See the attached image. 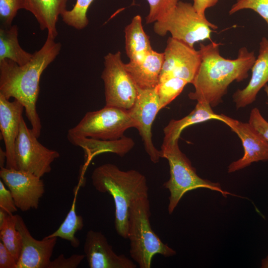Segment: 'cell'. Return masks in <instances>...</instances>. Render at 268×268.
I'll use <instances>...</instances> for the list:
<instances>
[{"label": "cell", "mask_w": 268, "mask_h": 268, "mask_svg": "<svg viewBox=\"0 0 268 268\" xmlns=\"http://www.w3.org/2000/svg\"><path fill=\"white\" fill-rule=\"evenodd\" d=\"M188 83L187 81L176 77H169L159 81L155 88L161 109L179 95Z\"/></svg>", "instance_id": "cell-26"}, {"label": "cell", "mask_w": 268, "mask_h": 268, "mask_svg": "<svg viewBox=\"0 0 268 268\" xmlns=\"http://www.w3.org/2000/svg\"><path fill=\"white\" fill-rule=\"evenodd\" d=\"M219 0H193V6L201 15L205 16V10L215 6Z\"/></svg>", "instance_id": "cell-35"}, {"label": "cell", "mask_w": 268, "mask_h": 268, "mask_svg": "<svg viewBox=\"0 0 268 268\" xmlns=\"http://www.w3.org/2000/svg\"><path fill=\"white\" fill-rule=\"evenodd\" d=\"M16 215V228L22 238V249L16 268H48L57 243V237H45L38 240L32 237L23 218Z\"/></svg>", "instance_id": "cell-14"}, {"label": "cell", "mask_w": 268, "mask_h": 268, "mask_svg": "<svg viewBox=\"0 0 268 268\" xmlns=\"http://www.w3.org/2000/svg\"><path fill=\"white\" fill-rule=\"evenodd\" d=\"M24 109L22 104L17 100L9 101L0 94V130L5 145L7 168L17 169L15 144Z\"/></svg>", "instance_id": "cell-16"}, {"label": "cell", "mask_w": 268, "mask_h": 268, "mask_svg": "<svg viewBox=\"0 0 268 268\" xmlns=\"http://www.w3.org/2000/svg\"><path fill=\"white\" fill-rule=\"evenodd\" d=\"M149 10L145 17L146 23H154L172 11L179 0H146Z\"/></svg>", "instance_id": "cell-28"}, {"label": "cell", "mask_w": 268, "mask_h": 268, "mask_svg": "<svg viewBox=\"0 0 268 268\" xmlns=\"http://www.w3.org/2000/svg\"><path fill=\"white\" fill-rule=\"evenodd\" d=\"M163 60V53L152 50L141 62H129L125 67L136 87L153 88L159 82Z\"/></svg>", "instance_id": "cell-18"}, {"label": "cell", "mask_w": 268, "mask_h": 268, "mask_svg": "<svg viewBox=\"0 0 268 268\" xmlns=\"http://www.w3.org/2000/svg\"><path fill=\"white\" fill-rule=\"evenodd\" d=\"M136 123L128 110L106 106L86 113L80 122L68 131V135L101 140H116L123 137Z\"/></svg>", "instance_id": "cell-7"}, {"label": "cell", "mask_w": 268, "mask_h": 268, "mask_svg": "<svg viewBox=\"0 0 268 268\" xmlns=\"http://www.w3.org/2000/svg\"><path fill=\"white\" fill-rule=\"evenodd\" d=\"M75 202V197L71 207L64 221L56 231L46 236V237H55L67 240L74 248H77L79 246L80 241L75 236V234L76 232L82 229L83 221L82 217L76 213Z\"/></svg>", "instance_id": "cell-24"}, {"label": "cell", "mask_w": 268, "mask_h": 268, "mask_svg": "<svg viewBox=\"0 0 268 268\" xmlns=\"http://www.w3.org/2000/svg\"><path fill=\"white\" fill-rule=\"evenodd\" d=\"M179 139L171 142H163L161 147V157L167 160L170 168V178L163 186L169 193L168 213L171 214L181 199L189 191L205 188L215 191L227 197L230 193L222 190L218 183L212 182L201 178L190 160L180 150Z\"/></svg>", "instance_id": "cell-5"}, {"label": "cell", "mask_w": 268, "mask_h": 268, "mask_svg": "<svg viewBox=\"0 0 268 268\" xmlns=\"http://www.w3.org/2000/svg\"><path fill=\"white\" fill-rule=\"evenodd\" d=\"M101 74L105 88V105L129 110L137 96V88L125 67L121 53H109L104 58Z\"/></svg>", "instance_id": "cell-8"}, {"label": "cell", "mask_w": 268, "mask_h": 268, "mask_svg": "<svg viewBox=\"0 0 268 268\" xmlns=\"http://www.w3.org/2000/svg\"><path fill=\"white\" fill-rule=\"evenodd\" d=\"M125 50L130 62H141L153 49L148 36L144 30L139 15L134 17L125 27Z\"/></svg>", "instance_id": "cell-21"}, {"label": "cell", "mask_w": 268, "mask_h": 268, "mask_svg": "<svg viewBox=\"0 0 268 268\" xmlns=\"http://www.w3.org/2000/svg\"><path fill=\"white\" fill-rule=\"evenodd\" d=\"M220 116V121L237 134L244 148L243 156L228 166V173L242 169L254 162L268 160V144L249 123L240 122L223 114Z\"/></svg>", "instance_id": "cell-13"}, {"label": "cell", "mask_w": 268, "mask_h": 268, "mask_svg": "<svg viewBox=\"0 0 268 268\" xmlns=\"http://www.w3.org/2000/svg\"><path fill=\"white\" fill-rule=\"evenodd\" d=\"M264 90L267 94V97H268V101L267 102V104L268 105V84H267L264 86Z\"/></svg>", "instance_id": "cell-39"}, {"label": "cell", "mask_w": 268, "mask_h": 268, "mask_svg": "<svg viewBox=\"0 0 268 268\" xmlns=\"http://www.w3.org/2000/svg\"><path fill=\"white\" fill-rule=\"evenodd\" d=\"M163 54L164 60L159 82L176 77L192 83L201 64L199 50L170 37L167 39Z\"/></svg>", "instance_id": "cell-10"}, {"label": "cell", "mask_w": 268, "mask_h": 268, "mask_svg": "<svg viewBox=\"0 0 268 268\" xmlns=\"http://www.w3.org/2000/svg\"><path fill=\"white\" fill-rule=\"evenodd\" d=\"M7 214L3 209L0 208V227L2 225Z\"/></svg>", "instance_id": "cell-37"}, {"label": "cell", "mask_w": 268, "mask_h": 268, "mask_svg": "<svg viewBox=\"0 0 268 268\" xmlns=\"http://www.w3.org/2000/svg\"><path fill=\"white\" fill-rule=\"evenodd\" d=\"M148 198L133 201L129 209L128 239L132 259L140 268H150L156 255L173 256L176 251L164 243L152 229Z\"/></svg>", "instance_id": "cell-4"}, {"label": "cell", "mask_w": 268, "mask_h": 268, "mask_svg": "<svg viewBox=\"0 0 268 268\" xmlns=\"http://www.w3.org/2000/svg\"><path fill=\"white\" fill-rule=\"evenodd\" d=\"M245 9H252L267 22L268 27V0H237L229 10L230 15Z\"/></svg>", "instance_id": "cell-29"}, {"label": "cell", "mask_w": 268, "mask_h": 268, "mask_svg": "<svg viewBox=\"0 0 268 268\" xmlns=\"http://www.w3.org/2000/svg\"><path fill=\"white\" fill-rule=\"evenodd\" d=\"M209 120L220 121V114L215 113L212 107L206 102H197L194 109L188 115L179 120H171L164 128L163 142H174L179 139L183 130L188 126Z\"/></svg>", "instance_id": "cell-22"}, {"label": "cell", "mask_w": 268, "mask_h": 268, "mask_svg": "<svg viewBox=\"0 0 268 268\" xmlns=\"http://www.w3.org/2000/svg\"><path fill=\"white\" fill-rule=\"evenodd\" d=\"M261 267L262 268H268V254L265 258L262 260Z\"/></svg>", "instance_id": "cell-38"}, {"label": "cell", "mask_w": 268, "mask_h": 268, "mask_svg": "<svg viewBox=\"0 0 268 268\" xmlns=\"http://www.w3.org/2000/svg\"><path fill=\"white\" fill-rule=\"evenodd\" d=\"M252 75L247 85L238 89L233 95L237 109L253 103L260 90L268 83V39L263 37L260 43L258 57L251 68Z\"/></svg>", "instance_id": "cell-17"}, {"label": "cell", "mask_w": 268, "mask_h": 268, "mask_svg": "<svg viewBox=\"0 0 268 268\" xmlns=\"http://www.w3.org/2000/svg\"><path fill=\"white\" fill-rule=\"evenodd\" d=\"M137 96L132 107L128 111L136 123V128L143 141L144 149L151 161L158 163L160 151L153 144L151 127L158 112L161 110L156 88L142 89L136 87Z\"/></svg>", "instance_id": "cell-11"}, {"label": "cell", "mask_w": 268, "mask_h": 268, "mask_svg": "<svg viewBox=\"0 0 268 268\" xmlns=\"http://www.w3.org/2000/svg\"><path fill=\"white\" fill-rule=\"evenodd\" d=\"M15 156L17 169L42 178L51 172V164L60 157V153L40 143L22 118L15 141Z\"/></svg>", "instance_id": "cell-9"}, {"label": "cell", "mask_w": 268, "mask_h": 268, "mask_svg": "<svg viewBox=\"0 0 268 268\" xmlns=\"http://www.w3.org/2000/svg\"><path fill=\"white\" fill-rule=\"evenodd\" d=\"M221 44L214 42L200 44L201 64L192 83L195 90L188 94L190 99L206 102L212 107L222 102L232 82L248 77L256 59L254 52L246 47L239 49L236 58H225L220 54Z\"/></svg>", "instance_id": "cell-2"}, {"label": "cell", "mask_w": 268, "mask_h": 268, "mask_svg": "<svg viewBox=\"0 0 268 268\" xmlns=\"http://www.w3.org/2000/svg\"><path fill=\"white\" fill-rule=\"evenodd\" d=\"M85 257V255L73 254L66 258L63 254H61L51 261L48 268H76Z\"/></svg>", "instance_id": "cell-32"}, {"label": "cell", "mask_w": 268, "mask_h": 268, "mask_svg": "<svg viewBox=\"0 0 268 268\" xmlns=\"http://www.w3.org/2000/svg\"><path fill=\"white\" fill-rule=\"evenodd\" d=\"M217 28L199 14L193 4L179 1L172 11L154 23L153 31L160 36L169 32L172 38L194 47L196 43L210 40L211 32Z\"/></svg>", "instance_id": "cell-6"}, {"label": "cell", "mask_w": 268, "mask_h": 268, "mask_svg": "<svg viewBox=\"0 0 268 268\" xmlns=\"http://www.w3.org/2000/svg\"><path fill=\"white\" fill-rule=\"evenodd\" d=\"M18 32L16 25L0 26V61L9 59L22 66L31 59L33 54L27 52L21 47L18 39Z\"/></svg>", "instance_id": "cell-23"}, {"label": "cell", "mask_w": 268, "mask_h": 268, "mask_svg": "<svg viewBox=\"0 0 268 268\" xmlns=\"http://www.w3.org/2000/svg\"><path fill=\"white\" fill-rule=\"evenodd\" d=\"M1 242L18 261L22 246V238L16 228V215L7 214L0 227Z\"/></svg>", "instance_id": "cell-25"}, {"label": "cell", "mask_w": 268, "mask_h": 268, "mask_svg": "<svg viewBox=\"0 0 268 268\" xmlns=\"http://www.w3.org/2000/svg\"><path fill=\"white\" fill-rule=\"evenodd\" d=\"M0 168L4 167V163L6 162V153L5 151L0 149Z\"/></svg>", "instance_id": "cell-36"}, {"label": "cell", "mask_w": 268, "mask_h": 268, "mask_svg": "<svg viewBox=\"0 0 268 268\" xmlns=\"http://www.w3.org/2000/svg\"><path fill=\"white\" fill-rule=\"evenodd\" d=\"M92 183L101 193H108L113 197L115 206V225L117 233L128 239L129 211L134 201L148 198V188L145 176L132 169L121 170L111 163H106L94 169Z\"/></svg>", "instance_id": "cell-3"}, {"label": "cell", "mask_w": 268, "mask_h": 268, "mask_svg": "<svg viewBox=\"0 0 268 268\" xmlns=\"http://www.w3.org/2000/svg\"><path fill=\"white\" fill-rule=\"evenodd\" d=\"M17 261L2 242H0V268H16Z\"/></svg>", "instance_id": "cell-34"}, {"label": "cell", "mask_w": 268, "mask_h": 268, "mask_svg": "<svg viewBox=\"0 0 268 268\" xmlns=\"http://www.w3.org/2000/svg\"><path fill=\"white\" fill-rule=\"evenodd\" d=\"M0 208L8 214H12L17 210L13 197L9 190L6 189L4 184L0 180Z\"/></svg>", "instance_id": "cell-33"}, {"label": "cell", "mask_w": 268, "mask_h": 268, "mask_svg": "<svg viewBox=\"0 0 268 268\" xmlns=\"http://www.w3.org/2000/svg\"><path fill=\"white\" fill-rule=\"evenodd\" d=\"M248 123L268 144V122L262 115L259 109H252Z\"/></svg>", "instance_id": "cell-31"}, {"label": "cell", "mask_w": 268, "mask_h": 268, "mask_svg": "<svg viewBox=\"0 0 268 268\" xmlns=\"http://www.w3.org/2000/svg\"><path fill=\"white\" fill-rule=\"evenodd\" d=\"M68 0H24V9L35 17L42 30L48 31V36L53 38L58 35L56 28L59 17L67 9Z\"/></svg>", "instance_id": "cell-19"}, {"label": "cell", "mask_w": 268, "mask_h": 268, "mask_svg": "<svg viewBox=\"0 0 268 268\" xmlns=\"http://www.w3.org/2000/svg\"><path fill=\"white\" fill-rule=\"evenodd\" d=\"M69 141L74 146L81 147L87 160L104 152H112L124 156L134 146L130 137L124 136L116 140H101L90 137H78L67 134Z\"/></svg>", "instance_id": "cell-20"}, {"label": "cell", "mask_w": 268, "mask_h": 268, "mask_svg": "<svg viewBox=\"0 0 268 268\" xmlns=\"http://www.w3.org/2000/svg\"><path fill=\"white\" fill-rule=\"evenodd\" d=\"M60 43L47 36L42 48L33 54L31 59L20 66L9 59L0 61V94L7 99L14 98L24 107L31 129L38 138L42 125L36 109L44 70L60 53Z\"/></svg>", "instance_id": "cell-1"}, {"label": "cell", "mask_w": 268, "mask_h": 268, "mask_svg": "<svg viewBox=\"0 0 268 268\" xmlns=\"http://www.w3.org/2000/svg\"><path fill=\"white\" fill-rule=\"evenodd\" d=\"M84 252L90 268H135L136 264L124 255H118L101 232L89 230Z\"/></svg>", "instance_id": "cell-15"}, {"label": "cell", "mask_w": 268, "mask_h": 268, "mask_svg": "<svg viewBox=\"0 0 268 268\" xmlns=\"http://www.w3.org/2000/svg\"><path fill=\"white\" fill-rule=\"evenodd\" d=\"M0 177L10 191L16 207L22 211L38 207L45 192L41 178L31 173L5 167L0 168Z\"/></svg>", "instance_id": "cell-12"}, {"label": "cell", "mask_w": 268, "mask_h": 268, "mask_svg": "<svg viewBox=\"0 0 268 268\" xmlns=\"http://www.w3.org/2000/svg\"><path fill=\"white\" fill-rule=\"evenodd\" d=\"M20 9H24V0H0L1 26H11L12 22Z\"/></svg>", "instance_id": "cell-30"}, {"label": "cell", "mask_w": 268, "mask_h": 268, "mask_svg": "<svg viewBox=\"0 0 268 268\" xmlns=\"http://www.w3.org/2000/svg\"><path fill=\"white\" fill-rule=\"evenodd\" d=\"M94 0H76L73 8L67 10L61 15L63 21L67 25L77 30L86 27L89 21L87 12Z\"/></svg>", "instance_id": "cell-27"}]
</instances>
